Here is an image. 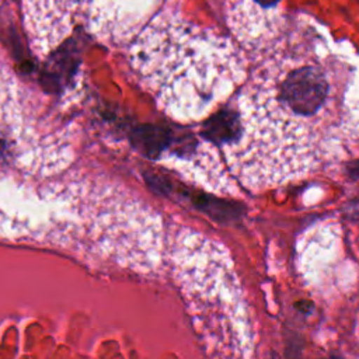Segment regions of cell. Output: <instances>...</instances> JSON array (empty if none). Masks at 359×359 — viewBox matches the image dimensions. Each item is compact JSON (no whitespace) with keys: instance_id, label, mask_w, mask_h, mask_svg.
Wrapping results in <instances>:
<instances>
[{"instance_id":"6da1fadb","label":"cell","mask_w":359,"mask_h":359,"mask_svg":"<svg viewBox=\"0 0 359 359\" xmlns=\"http://www.w3.org/2000/svg\"><path fill=\"white\" fill-rule=\"evenodd\" d=\"M224 146L234 177L261 191L345 160L358 143L356 69L327 48L287 39L252 72Z\"/></svg>"},{"instance_id":"ba28073f","label":"cell","mask_w":359,"mask_h":359,"mask_svg":"<svg viewBox=\"0 0 359 359\" xmlns=\"http://www.w3.org/2000/svg\"><path fill=\"white\" fill-rule=\"evenodd\" d=\"M341 259L339 233L337 226L323 224L313 229L299 245V261L302 275L309 286L320 289L324 286V279H328L331 265Z\"/></svg>"},{"instance_id":"9c48e42d","label":"cell","mask_w":359,"mask_h":359,"mask_svg":"<svg viewBox=\"0 0 359 359\" xmlns=\"http://www.w3.org/2000/svg\"><path fill=\"white\" fill-rule=\"evenodd\" d=\"M252 4H255L257 7L265 10V11H269V13H276V11H272V8H275L279 3V0H250Z\"/></svg>"},{"instance_id":"3957f363","label":"cell","mask_w":359,"mask_h":359,"mask_svg":"<svg viewBox=\"0 0 359 359\" xmlns=\"http://www.w3.org/2000/svg\"><path fill=\"white\" fill-rule=\"evenodd\" d=\"M171 265L206 352L213 356H251V314L229 251L205 234L182 229L171 250Z\"/></svg>"},{"instance_id":"8992f818","label":"cell","mask_w":359,"mask_h":359,"mask_svg":"<svg viewBox=\"0 0 359 359\" xmlns=\"http://www.w3.org/2000/svg\"><path fill=\"white\" fill-rule=\"evenodd\" d=\"M146 0H90L88 24L98 38L121 43L140 27L150 6Z\"/></svg>"},{"instance_id":"7a4b0ae2","label":"cell","mask_w":359,"mask_h":359,"mask_svg":"<svg viewBox=\"0 0 359 359\" xmlns=\"http://www.w3.org/2000/svg\"><path fill=\"white\" fill-rule=\"evenodd\" d=\"M129 56L158 108L181 122L206 118L245 79L244 59L230 39L172 13L150 21Z\"/></svg>"},{"instance_id":"5b68a950","label":"cell","mask_w":359,"mask_h":359,"mask_svg":"<svg viewBox=\"0 0 359 359\" xmlns=\"http://www.w3.org/2000/svg\"><path fill=\"white\" fill-rule=\"evenodd\" d=\"M84 0H24V18L39 55L52 52L72 31Z\"/></svg>"},{"instance_id":"52a82bcc","label":"cell","mask_w":359,"mask_h":359,"mask_svg":"<svg viewBox=\"0 0 359 359\" xmlns=\"http://www.w3.org/2000/svg\"><path fill=\"white\" fill-rule=\"evenodd\" d=\"M165 164L209 192L220 195H236L237 192V185L231 182L217 151L210 144L196 143L189 151L170 156Z\"/></svg>"},{"instance_id":"277c9868","label":"cell","mask_w":359,"mask_h":359,"mask_svg":"<svg viewBox=\"0 0 359 359\" xmlns=\"http://www.w3.org/2000/svg\"><path fill=\"white\" fill-rule=\"evenodd\" d=\"M65 234L93 255L147 272L163 251L158 215L125 189L98 180H73L52 191Z\"/></svg>"}]
</instances>
